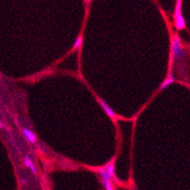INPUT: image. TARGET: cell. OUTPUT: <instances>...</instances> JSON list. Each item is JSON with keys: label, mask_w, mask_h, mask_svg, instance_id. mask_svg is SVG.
<instances>
[{"label": "cell", "mask_w": 190, "mask_h": 190, "mask_svg": "<svg viewBox=\"0 0 190 190\" xmlns=\"http://www.w3.org/2000/svg\"><path fill=\"white\" fill-rule=\"evenodd\" d=\"M181 9H182V0H177L176 8H175V17H178L179 15H182Z\"/></svg>", "instance_id": "2"}, {"label": "cell", "mask_w": 190, "mask_h": 190, "mask_svg": "<svg viewBox=\"0 0 190 190\" xmlns=\"http://www.w3.org/2000/svg\"><path fill=\"white\" fill-rule=\"evenodd\" d=\"M2 127H3V125H2L1 123H0V128H2Z\"/></svg>", "instance_id": "3"}, {"label": "cell", "mask_w": 190, "mask_h": 190, "mask_svg": "<svg viewBox=\"0 0 190 190\" xmlns=\"http://www.w3.org/2000/svg\"><path fill=\"white\" fill-rule=\"evenodd\" d=\"M87 2H89V1H90V0H87Z\"/></svg>", "instance_id": "4"}, {"label": "cell", "mask_w": 190, "mask_h": 190, "mask_svg": "<svg viewBox=\"0 0 190 190\" xmlns=\"http://www.w3.org/2000/svg\"><path fill=\"white\" fill-rule=\"evenodd\" d=\"M175 19H176V26L178 29L181 30L182 28H184L185 22H184V18L182 17V15H179L178 17H175Z\"/></svg>", "instance_id": "1"}]
</instances>
